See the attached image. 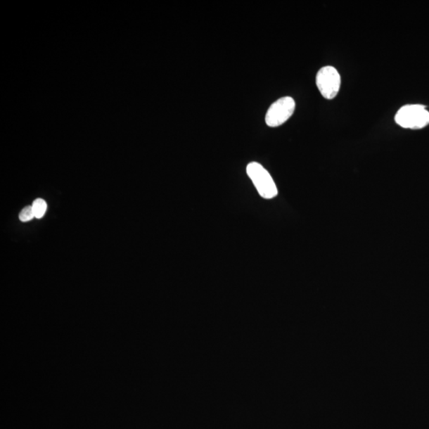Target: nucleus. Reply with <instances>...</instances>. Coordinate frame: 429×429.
Masks as SVG:
<instances>
[{
	"label": "nucleus",
	"mask_w": 429,
	"mask_h": 429,
	"mask_svg": "<svg viewBox=\"0 0 429 429\" xmlns=\"http://www.w3.org/2000/svg\"><path fill=\"white\" fill-rule=\"evenodd\" d=\"M247 173L262 198L269 200L278 195V188L273 177L261 164L255 162L249 163Z\"/></svg>",
	"instance_id": "1"
},
{
	"label": "nucleus",
	"mask_w": 429,
	"mask_h": 429,
	"mask_svg": "<svg viewBox=\"0 0 429 429\" xmlns=\"http://www.w3.org/2000/svg\"><path fill=\"white\" fill-rule=\"evenodd\" d=\"M395 122L403 128H424L429 124V113L424 105L408 104L398 110Z\"/></svg>",
	"instance_id": "2"
},
{
	"label": "nucleus",
	"mask_w": 429,
	"mask_h": 429,
	"mask_svg": "<svg viewBox=\"0 0 429 429\" xmlns=\"http://www.w3.org/2000/svg\"><path fill=\"white\" fill-rule=\"evenodd\" d=\"M316 83L322 96L327 100H333L339 94L341 77L335 67L324 66L318 71Z\"/></svg>",
	"instance_id": "3"
},
{
	"label": "nucleus",
	"mask_w": 429,
	"mask_h": 429,
	"mask_svg": "<svg viewBox=\"0 0 429 429\" xmlns=\"http://www.w3.org/2000/svg\"><path fill=\"white\" fill-rule=\"evenodd\" d=\"M296 103L292 97H281L273 103L266 115L267 126L277 127L285 124L295 111Z\"/></svg>",
	"instance_id": "4"
},
{
	"label": "nucleus",
	"mask_w": 429,
	"mask_h": 429,
	"mask_svg": "<svg viewBox=\"0 0 429 429\" xmlns=\"http://www.w3.org/2000/svg\"><path fill=\"white\" fill-rule=\"evenodd\" d=\"M34 217L37 219H41L45 216L47 210L46 202L41 198L36 199L32 205Z\"/></svg>",
	"instance_id": "5"
},
{
	"label": "nucleus",
	"mask_w": 429,
	"mask_h": 429,
	"mask_svg": "<svg viewBox=\"0 0 429 429\" xmlns=\"http://www.w3.org/2000/svg\"><path fill=\"white\" fill-rule=\"evenodd\" d=\"M18 217H20V222H28L35 218L32 206H27L24 207L20 212Z\"/></svg>",
	"instance_id": "6"
}]
</instances>
